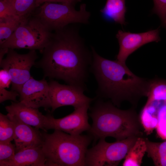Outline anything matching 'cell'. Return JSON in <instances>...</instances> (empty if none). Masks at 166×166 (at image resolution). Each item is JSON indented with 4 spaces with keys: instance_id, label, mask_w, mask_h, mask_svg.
<instances>
[{
    "instance_id": "6da1fadb",
    "label": "cell",
    "mask_w": 166,
    "mask_h": 166,
    "mask_svg": "<svg viewBox=\"0 0 166 166\" xmlns=\"http://www.w3.org/2000/svg\"><path fill=\"white\" fill-rule=\"evenodd\" d=\"M79 24L52 32L34 66L42 70L44 78L61 80L85 91L93 55L79 34Z\"/></svg>"
},
{
    "instance_id": "7a4b0ae2",
    "label": "cell",
    "mask_w": 166,
    "mask_h": 166,
    "mask_svg": "<svg viewBox=\"0 0 166 166\" xmlns=\"http://www.w3.org/2000/svg\"><path fill=\"white\" fill-rule=\"evenodd\" d=\"M91 50L93 59L90 71L97 84V95L110 99L118 107L126 101L136 108L140 99L147 97L150 80L136 75L126 64L102 57L93 46Z\"/></svg>"
},
{
    "instance_id": "3957f363",
    "label": "cell",
    "mask_w": 166,
    "mask_h": 166,
    "mask_svg": "<svg viewBox=\"0 0 166 166\" xmlns=\"http://www.w3.org/2000/svg\"><path fill=\"white\" fill-rule=\"evenodd\" d=\"M135 108L122 110L111 102L99 100L91 108L89 115L93 123L88 131L96 139L110 136L119 140L131 136L143 137L144 129Z\"/></svg>"
},
{
    "instance_id": "277c9868",
    "label": "cell",
    "mask_w": 166,
    "mask_h": 166,
    "mask_svg": "<svg viewBox=\"0 0 166 166\" xmlns=\"http://www.w3.org/2000/svg\"><path fill=\"white\" fill-rule=\"evenodd\" d=\"M43 130L42 149L46 166H84L90 136L72 135L55 129L51 134Z\"/></svg>"
},
{
    "instance_id": "5b68a950",
    "label": "cell",
    "mask_w": 166,
    "mask_h": 166,
    "mask_svg": "<svg viewBox=\"0 0 166 166\" xmlns=\"http://www.w3.org/2000/svg\"><path fill=\"white\" fill-rule=\"evenodd\" d=\"M75 7L69 4L45 2L33 14L51 32L71 24H89L91 13L86 10V4H81L78 10Z\"/></svg>"
},
{
    "instance_id": "8992f818",
    "label": "cell",
    "mask_w": 166,
    "mask_h": 166,
    "mask_svg": "<svg viewBox=\"0 0 166 166\" xmlns=\"http://www.w3.org/2000/svg\"><path fill=\"white\" fill-rule=\"evenodd\" d=\"M52 33L32 14L22 21L10 38L0 45V47L38 50L41 53Z\"/></svg>"
},
{
    "instance_id": "52a82bcc",
    "label": "cell",
    "mask_w": 166,
    "mask_h": 166,
    "mask_svg": "<svg viewBox=\"0 0 166 166\" xmlns=\"http://www.w3.org/2000/svg\"><path fill=\"white\" fill-rule=\"evenodd\" d=\"M138 137L131 136L112 143L106 142L105 139H100L96 145L88 149L85 165L117 166L124 159Z\"/></svg>"
},
{
    "instance_id": "ba28073f",
    "label": "cell",
    "mask_w": 166,
    "mask_h": 166,
    "mask_svg": "<svg viewBox=\"0 0 166 166\" xmlns=\"http://www.w3.org/2000/svg\"><path fill=\"white\" fill-rule=\"evenodd\" d=\"M38 57L35 50L21 54L14 49H9L6 57L0 62V66L10 76L11 90L20 93L23 85L31 77L30 71Z\"/></svg>"
},
{
    "instance_id": "9c48e42d",
    "label": "cell",
    "mask_w": 166,
    "mask_h": 166,
    "mask_svg": "<svg viewBox=\"0 0 166 166\" xmlns=\"http://www.w3.org/2000/svg\"><path fill=\"white\" fill-rule=\"evenodd\" d=\"M89 105L86 104L74 108L73 112L60 118L56 119L50 114L46 115L45 130L56 129L74 135L89 131L91 126L88 122L87 113Z\"/></svg>"
},
{
    "instance_id": "30bf717a",
    "label": "cell",
    "mask_w": 166,
    "mask_h": 166,
    "mask_svg": "<svg viewBox=\"0 0 166 166\" xmlns=\"http://www.w3.org/2000/svg\"><path fill=\"white\" fill-rule=\"evenodd\" d=\"M48 84L52 112L63 106H72L75 108L90 104L93 100L84 94V90L75 86L60 84L53 80Z\"/></svg>"
},
{
    "instance_id": "8fae6325",
    "label": "cell",
    "mask_w": 166,
    "mask_h": 166,
    "mask_svg": "<svg viewBox=\"0 0 166 166\" xmlns=\"http://www.w3.org/2000/svg\"><path fill=\"white\" fill-rule=\"evenodd\" d=\"M159 28L141 33H132L119 30L116 35L119 49L116 59L125 64L128 57L144 45L151 42L160 41Z\"/></svg>"
},
{
    "instance_id": "7c38bea8",
    "label": "cell",
    "mask_w": 166,
    "mask_h": 166,
    "mask_svg": "<svg viewBox=\"0 0 166 166\" xmlns=\"http://www.w3.org/2000/svg\"><path fill=\"white\" fill-rule=\"evenodd\" d=\"M19 101L26 105L45 110L51 108L48 82L43 77L38 80L32 76L23 85L19 93Z\"/></svg>"
},
{
    "instance_id": "4fadbf2b",
    "label": "cell",
    "mask_w": 166,
    "mask_h": 166,
    "mask_svg": "<svg viewBox=\"0 0 166 166\" xmlns=\"http://www.w3.org/2000/svg\"><path fill=\"white\" fill-rule=\"evenodd\" d=\"M7 115L14 125V140L16 152L26 149L42 146L43 137L40 129L22 123L9 113Z\"/></svg>"
},
{
    "instance_id": "5bb4252c",
    "label": "cell",
    "mask_w": 166,
    "mask_h": 166,
    "mask_svg": "<svg viewBox=\"0 0 166 166\" xmlns=\"http://www.w3.org/2000/svg\"><path fill=\"white\" fill-rule=\"evenodd\" d=\"M5 108L8 113L22 123L47 132L45 128L47 116L43 115L38 109L27 106L20 101H13Z\"/></svg>"
},
{
    "instance_id": "9a60e30c",
    "label": "cell",
    "mask_w": 166,
    "mask_h": 166,
    "mask_svg": "<svg viewBox=\"0 0 166 166\" xmlns=\"http://www.w3.org/2000/svg\"><path fill=\"white\" fill-rule=\"evenodd\" d=\"M46 161L42 146L16 152L11 159L0 163V166H46Z\"/></svg>"
},
{
    "instance_id": "2e32d148",
    "label": "cell",
    "mask_w": 166,
    "mask_h": 166,
    "mask_svg": "<svg viewBox=\"0 0 166 166\" xmlns=\"http://www.w3.org/2000/svg\"><path fill=\"white\" fill-rule=\"evenodd\" d=\"M127 9L125 0H107L104 6L100 12L105 21L126 25L125 14Z\"/></svg>"
},
{
    "instance_id": "e0dca14e",
    "label": "cell",
    "mask_w": 166,
    "mask_h": 166,
    "mask_svg": "<svg viewBox=\"0 0 166 166\" xmlns=\"http://www.w3.org/2000/svg\"><path fill=\"white\" fill-rule=\"evenodd\" d=\"M158 101L146 102L139 115L144 132L147 135L152 133L158 124Z\"/></svg>"
},
{
    "instance_id": "ac0fdd59",
    "label": "cell",
    "mask_w": 166,
    "mask_h": 166,
    "mask_svg": "<svg viewBox=\"0 0 166 166\" xmlns=\"http://www.w3.org/2000/svg\"><path fill=\"white\" fill-rule=\"evenodd\" d=\"M147 145L145 138L138 137L126 155L123 166H140L146 152Z\"/></svg>"
},
{
    "instance_id": "d6986e66",
    "label": "cell",
    "mask_w": 166,
    "mask_h": 166,
    "mask_svg": "<svg viewBox=\"0 0 166 166\" xmlns=\"http://www.w3.org/2000/svg\"><path fill=\"white\" fill-rule=\"evenodd\" d=\"M148 156L152 160L156 166H166V140L156 142L150 141L145 138Z\"/></svg>"
},
{
    "instance_id": "ffe728a7",
    "label": "cell",
    "mask_w": 166,
    "mask_h": 166,
    "mask_svg": "<svg viewBox=\"0 0 166 166\" xmlns=\"http://www.w3.org/2000/svg\"><path fill=\"white\" fill-rule=\"evenodd\" d=\"M17 16L22 20L32 15L39 6L36 0H6Z\"/></svg>"
},
{
    "instance_id": "44dd1931",
    "label": "cell",
    "mask_w": 166,
    "mask_h": 166,
    "mask_svg": "<svg viewBox=\"0 0 166 166\" xmlns=\"http://www.w3.org/2000/svg\"><path fill=\"white\" fill-rule=\"evenodd\" d=\"M147 102H166V80L155 78L150 80Z\"/></svg>"
},
{
    "instance_id": "7402d4cb",
    "label": "cell",
    "mask_w": 166,
    "mask_h": 166,
    "mask_svg": "<svg viewBox=\"0 0 166 166\" xmlns=\"http://www.w3.org/2000/svg\"><path fill=\"white\" fill-rule=\"evenodd\" d=\"M15 128L13 121L7 115L0 113V143L11 142L14 140Z\"/></svg>"
},
{
    "instance_id": "603a6c76",
    "label": "cell",
    "mask_w": 166,
    "mask_h": 166,
    "mask_svg": "<svg viewBox=\"0 0 166 166\" xmlns=\"http://www.w3.org/2000/svg\"><path fill=\"white\" fill-rule=\"evenodd\" d=\"M22 21L14 18L0 22V45L10 38Z\"/></svg>"
},
{
    "instance_id": "cb8c5ba5",
    "label": "cell",
    "mask_w": 166,
    "mask_h": 166,
    "mask_svg": "<svg viewBox=\"0 0 166 166\" xmlns=\"http://www.w3.org/2000/svg\"><path fill=\"white\" fill-rule=\"evenodd\" d=\"M158 124L156 128L159 137L166 140V102L158 101Z\"/></svg>"
},
{
    "instance_id": "d4e9b609",
    "label": "cell",
    "mask_w": 166,
    "mask_h": 166,
    "mask_svg": "<svg viewBox=\"0 0 166 166\" xmlns=\"http://www.w3.org/2000/svg\"><path fill=\"white\" fill-rule=\"evenodd\" d=\"M16 153L15 144L11 142L0 143V163L7 161L14 156Z\"/></svg>"
},
{
    "instance_id": "484cf974",
    "label": "cell",
    "mask_w": 166,
    "mask_h": 166,
    "mask_svg": "<svg viewBox=\"0 0 166 166\" xmlns=\"http://www.w3.org/2000/svg\"><path fill=\"white\" fill-rule=\"evenodd\" d=\"M14 18L21 19L6 0H0V22Z\"/></svg>"
},
{
    "instance_id": "4316f807",
    "label": "cell",
    "mask_w": 166,
    "mask_h": 166,
    "mask_svg": "<svg viewBox=\"0 0 166 166\" xmlns=\"http://www.w3.org/2000/svg\"><path fill=\"white\" fill-rule=\"evenodd\" d=\"M154 6L152 12L160 18L162 25L166 19V0H153Z\"/></svg>"
},
{
    "instance_id": "83f0119b",
    "label": "cell",
    "mask_w": 166,
    "mask_h": 166,
    "mask_svg": "<svg viewBox=\"0 0 166 166\" xmlns=\"http://www.w3.org/2000/svg\"><path fill=\"white\" fill-rule=\"evenodd\" d=\"M19 94L15 91H8L6 88L0 87V103L7 101L11 100L15 102H18L17 97H19Z\"/></svg>"
},
{
    "instance_id": "f1b7e54d",
    "label": "cell",
    "mask_w": 166,
    "mask_h": 166,
    "mask_svg": "<svg viewBox=\"0 0 166 166\" xmlns=\"http://www.w3.org/2000/svg\"><path fill=\"white\" fill-rule=\"evenodd\" d=\"M11 84V77L8 71L3 69L0 70V87L8 88Z\"/></svg>"
},
{
    "instance_id": "f546056e",
    "label": "cell",
    "mask_w": 166,
    "mask_h": 166,
    "mask_svg": "<svg viewBox=\"0 0 166 166\" xmlns=\"http://www.w3.org/2000/svg\"><path fill=\"white\" fill-rule=\"evenodd\" d=\"M39 6L45 2H52L75 5L82 0H36Z\"/></svg>"
},
{
    "instance_id": "4dcf8cb0",
    "label": "cell",
    "mask_w": 166,
    "mask_h": 166,
    "mask_svg": "<svg viewBox=\"0 0 166 166\" xmlns=\"http://www.w3.org/2000/svg\"><path fill=\"white\" fill-rule=\"evenodd\" d=\"M9 49L7 48L0 47V62L4 58V55L7 53Z\"/></svg>"
},
{
    "instance_id": "1f68e13d",
    "label": "cell",
    "mask_w": 166,
    "mask_h": 166,
    "mask_svg": "<svg viewBox=\"0 0 166 166\" xmlns=\"http://www.w3.org/2000/svg\"><path fill=\"white\" fill-rule=\"evenodd\" d=\"M162 26L166 27V19L165 20L163 24L162 25Z\"/></svg>"
}]
</instances>
